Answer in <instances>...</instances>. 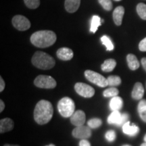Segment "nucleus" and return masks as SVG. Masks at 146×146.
<instances>
[{"instance_id": "nucleus-12", "label": "nucleus", "mask_w": 146, "mask_h": 146, "mask_svg": "<svg viewBox=\"0 0 146 146\" xmlns=\"http://www.w3.org/2000/svg\"><path fill=\"white\" fill-rule=\"evenodd\" d=\"M14 122L10 118H5L0 120V133H3L12 130Z\"/></svg>"}, {"instance_id": "nucleus-42", "label": "nucleus", "mask_w": 146, "mask_h": 146, "mask_svg": "<svg viewBox=\"0 0 146 146\" xmlns=\"http://www.w3.org/2000/svg\"><path fill=\"white\" fill-rule=\"evenodd\" d=\"M101 21H102V23H104V19H102Z\"/></svg>"}, {"instance_id": "nucleus-1", "label": "nucleus", "mask_w": 146, "mask_h": 146, "mask_svg": "<svg viewBox=\"0 0 146 146\" xmlns=\"http://www.w3.org/2000/svg\"><path fill=\"white\" fill-rule=\"evenodd\" d=\"M54 109L52 104L47 100H41L36 104L34 110V118L39 125H45L52 119Z\"/></svg>"}, {"instance_id": "nucleus-39", "label": "nucleus", "mask_w": 146, "mask_h": 146, "mask_svg": "<svg viewBox=\"0 0 146 146\" xmlns=\"http://www.w3.org/2000/svg\"><path fill=\"white\" fill-rule=\"evenodd\" d=\"M140 146H146V142H145V143H142L141 145H140Z\"/></svg>"}, {"instance_id": "nucleus-27", "label": "nucleus", "mask_w": 146, "mask_h": 146, "mask_svg": "<svg viewBox=\"0 0 146 146\" xmlns=\"http://www.w3.org/2000/svg\"><path fill=\"white\" fill-rule=\"evenodd\" d=\"M24 1L27 6L30 9H36L40 5V0H24Z\"/></svg>"}, {"instance_id": "nucleus-25", "label": "nucleus", "mask_w": 146, "mask_h": 146, "mask_svg": "<svg viewBox=\"0 0 146 146\" xmlns=\"http://www.w3.org/2000/svg\"><path fill=\"white\" fill-rule=\"evenodd\" d=\"M118 94H119V91L118 89L115 88V87H110V88L106 89L104 91L103 95L106 98H114V97L118 96Z\"/></svg>"}, {"instance_id": "nucleus-28", "label": "nucleus", "mask_w": 146, "mask_h": 146, "mask_svg": "<svg viewBox=\"0 0 146 146\" xmlns=\"http://www.w3.org/2000/svg\"><path fill=\"white\" fill-rule=\"evenodd\" d=\"M98 1L105 10L110 11L112 9V2L111 0H98Z\"/></svg>"}, {"instance_id": "nucleus-2", "label": "nucleus", "mask_w": 146, "mask_h": 146, "mask_svg": "<svg viewBox=\"0 0 146 146\" xmlns=\"http://www.w3.org/2000/svg\"><path fill=\"white\" fill-rule=\"evenodd\" d=\"M56 39V33L52 31H39L32 35L31 41L35 46L45 48L54 45Z\"/></svg>"}, {"instance_id": "nucleus-23", "label": "nucleus", "mask_w": 146, "mask_h": 146, "mask_svg": "<svg viewBox=\"0 0 146 146\" xmlns=\"http://www.w3.org/2000/svg\"><path fill=\"white\" fill-rule=\"evenodd\" d=\"M137 12L141 19L146 21V5L143 3H140L137 5Z\"/></svg>"}, {"instance_id": "nucleus-9", "label": "nucleus", "mask_w": 146, "mask_h": 146, "mask_svg": "<svg viewBox=\"0 0 146 146\" xmlns=\"http://www.w3.org/2000/svg\"><path fill=\"white\" fill-rule=\"evenodd\" d=\"M74 137L81 139H87L91 135V131L88 127L86 126H80L76 127L72 133Z\"/></svg>"}, {"instance_id": "nucleus-16", "label": "nucleus", "mask_w": 146, "mask_h": 146, "mask_svg": "<svg viewBox=\"0 0 146 146\" xmlns=\"http://www.w3.org/2000/svg\"><path fill=\"white\" fill-rule=\"evenodd\" d=\"M81 4V0H65V8L67 12L74 13L76 12Z\"/></svg>"}, {"instance_id": "nucleus-6", "label": "nucleus", "mask_w": 146, "mask_h": 146, "mask_svg": "<svg viewBox=\"0 0 146 146\" xmlns=\"http://www.w3.org/2000/svg\"><path fill=\"white\" fill-rule=\"evenodd\" d=\"M36 87L42 89H53L56 86V81L52 76L39 75L34 81Z\"/></svg>"}, {"instance_id": "nucleus-14", "label": "nucleus", "mask_w": 146, "mask_h": 146, "mask_svg": "<svg viewBox=\"0 0 146 146\" xmlns=\"http://www.w3.org/2000/svg\"><path fill=\"white\" fill-rule=\"evenodd\" d=\"M124 14H125V8L123 6H118L114 10V12H113V19H114V23L117 26L121 25Z\"/></svg>"}, {"instance_id": "nucleus-15", "label": "nucleus", "mask_w": 146, "mask_h": 146, "mask_svg": "<svg viewBox=\"0 0 146 146\" xmlns=\"http://www.w3.org/2000/svg\"><path fill=\"white\" fill-rule=\"evenodd\" d=\"M144 95V88L141 83H136L133 87L131 96L134 100H139L143 98Z\"/></svg>"}, {"instance_id": "nucleus-21", "label": "nucleus", "mask_w": 146, "mask_h": 146, "mask_svg": "<svg viewBox=\"0 0 146 146\" xmlns=\"http://www.w3.org/2000/svg\"><path fill=\"white\" fill-rule=\"evenodd\" d=\"M101 18L100 16L94 15L92 17L91 19V27H90V31L93 33H95L98 30V27L102 25V21Z\"/></svg>"}, {"instance_id": "nucleus-11", "label": "nucleus", "mask_w": 146, "mask_h": 146, "mask_svg": "<svg viewBox=\"0 0 146 146\" xmlns=\"http://www.w3.org/2000/svg\"><path fill=\"white\" fill-rule=\"evenodd\" d=\"M56 55H57L58 58L60 60L67 61V60H70L72 59L73 56H74V53H73L72 50H70V48H68V47H62V48H60L57 51Z\"/></svg>"}, {"instance_id": "nucleus-3", "label": "nucleus", "mask_w": 146, "mask_h": 146, "mask_svg": "<svg viewBox=\"0 0 146 146\" xmlns=\"http://www.w3.org/2000/svg\"><path fill=\"white\" fill-rule=\"evenodd\" d=\"M32 64L41 70H49L55 66V60L43 52H36L32 58Z\"/></svg>"}, {"instance_id": "nucleus-22", "label": "nucleus", "mask_w": 146, "mask_h": 146, "mask_svg": "<svg viewBox=\"0 0 146 146\" xmlns=\"http://www.w3.org/2000/svg\"><path fill=\"white\" fill-rule=\"evenodd\" d=\"M108 83L109 86L115 87L118 86L121 83V78L120 76L116 75H111L108 77Z\"/></svg>"}, {"instance_id": "nucleus-34", "label": "nucleus", "mask_w": 146, "mask_h": 146, "mask_svg": "<svg viewBox=\"0 0 146 146\" xmlns=\"http://www.w3.org/2000/svg\"><path fill=\"white\" fill-rule=\"evenodd\" d=\"M79 146H91V144L86 139H81L79 143Z\"/></svg>"}, {"instance_id": "nucleus-30", "label": "nucleus", "mask_w": 146, "mask_h": 146, "mask_svg": "<svg viewBox=\"0 0 146 146\" xmlns=\"http://www.w3.org/2000/svg\"><path fill=\"white\" fill-rule=\"evenodd\" d=\"M128 119H129V114H127V113H124V114H122L119 125L118 126H122V125L123 126L126 123H127V122H128L127 121Z\"/></svg>"}, {"instance_id": "nucleus-13", "label": "nucleus", "mask_w": 146, "mask_h": 146, "mask_svg": "<svg viewBox=\"0 0 146 146\" xmlns=\"http://www.w3.org/2000/svg\"><path fill=\"white\" fill-rule=\"evenodd\" d=\"M123 131L125 134L129 135L130 136H135L139 132V128L135 124H133V125H131L130 122L128 121L123 126Z\"/></svg>"}, {"instance_id": "nucleus-44", "label": "nucleus", "mask_w": 146, "mask_h": 146, "mask_svg": "<svg viewBox=\"0 0 146 146\" xmlns=\"http://www.w3.org/2000/svg\"><path fill=\"white\" fill-rule=\"evenodd\" d=\"M115 1H120V0H115Z\"/></svg>"}, {"instance_id": "nucleus-26", "label": "nucleus", "mask_w": 146, "mask_h": 146, "mask_svg": "<svg viewBox=\"0 0 146 146\" xmlns=\"http://www.w3.org/2000/svg\"><path fill=\"white\" fill-rule=\"evenodd\" d=\"M102 120L100 118H91V120H89L87 122V125L91 129H97V128L100 127L102 125Z\"/></svg>"}, {"instance_id": "nucleus-35", "label": "nucleus", "mask_w": 146, "mask_h": 146, "mask_svg": "<svg viewBox=\"0 0 146 146\" xmlns=\"http://www.w3.org/2000/svg\"><path fill=\"white\" fill-rule=\"evenodd\" d=\"M5 88V82L3 81L2 77H0V91L2 92Z\"/></svg>"}, {"instance_id": "nucleus-7", "label": "nucleus", "mask_w": 146, "mask_h": 146, "mask_svg": "<svg viewBox=\"0 0 146 146\" xmlns=\"http://www.w3.org/2000/svg\"><path fill=\"white\" fill-rule=\"evenodd\" d=\"M74 89L78 95L83 98H89L94 96L95 90L92 87L83 83H77L74 85Z\"/></svg>"}, {"instance_id": "nucleus-29", "label": "nucleus", "mask_w": 146, "mask_h": 146, "mask_svg": "<svg viewBox=\"0 0 146 146\" xmlns=\"http://www.w3.org/2000/svg\"><path fill=\"white\" fill-rule=\"evenodd\" d=\"M105 137L110 142L114 141L116 139V133L113 130L108 131L105 135Z\"/></svg>"}, {"instance_id": "nucleus-4", "label": "nucleus", "mask_w": 146, "mask_h": 146, "mask_svg": "<svg viewBox=\"0 0 146 146\" xmlns=\"http://www.w3.org/2000/svg\"><path fill=\"white\" fill-rule=\"evenodd\" d=\"M75 105L73 100L68 97L61 99L58 104V110L60 114L64 118L71 117L74 114Z\"/></svg>"}, {"instance_id": "nucleus-24", "label": "nucleus", "mask_w": 146, "mask_h": 146, "mask_svg": "<svg viewBox=\"0 0 146 146\" xmlns=\"http://www.w3.org/2000/svg\"><path fill=\"white\" fill-rule=\"evenodd\" d=\"M101 41L102 42V44L104 45L106 47L107 51H112L114 50V45H113L112 41L110 39L108 36L106 35L102 36L101 38Z\"/></svg>"}, {"instance_id": "nucleus-41", "label": "nucleus", "mask_w": 146, "mask_h": 146, "mask_svg": "<svg viewBox=\"0 0 146 146\" xmlns=\"http://www.w3.org/2000/svg\"><path fill=\"white\" fill-rule=\"evenodd\" d=\"M144 141H145L146 142V134H145V137H144Z\"/></svg>"}, {"instance_id": "nucleus-37", "label": "nucleus", "mask_w": 146, "mask_h": 146, "mask_svg": "<svg viewBox=\"0 0 146 146\" xmlns=\"http://www.w3.org/2000/svg\"><path fill=\"white\" fill-rule=\"evenodd\" d=\"M141 64L143 66L144 70L146 71V58H143L141 59Z\"/></svg>"}, {"instance_id": "nucleus-5", "label": "nucleus", "mask_w": 146, "mask_h": 146, "mask_svg": "<svg viewBox=\"0 0 146 146\" xmlns=\"http://www.w3.org/2000/svg\"><path fill=\"white\" fill-rule=\"evenodd\" d=\"M85 76L89 81L95 84V85H98V87H105L108 85V80L104 76L93 70H85Z\"/></svg>"}, {"instance_id": "nucleus-20", "label": "nucleus", "mask_w": 146, "mask_h": 146, "mask_svg": "<svg viewBox=\"0 0 146 146\" xmlns=\"http://www.w3.org/2000/svg\"><path fill=\"white\" fill-rule=\"evenodd\" d=\"M121 116L122 114H120L119 111H113L108 118V123L109 124H114V125L118 126L120 121V118H121Z\"/></svg>"}, {"instance_id": "nucleus-18", "label": "nucleus", "mask_w": 146, "mask_h": 146, "mask_svg": "<svg viewBox=\"0 0 146 146\" xmlns=\"http://www.w3.org/2000/svg\"><path fill=\"white\" fill-rule=\"evenodd\" d=\"M127 61L129 68L131 70H135L139 67V62L137 58L135 55L131 54H128L127 56Z\"/></svg>"}, {"instance_id": "nucleus-33", "label": "nucleus", "mask_w": 146, "mask_h": 146, "mask_svg": "<svg viewBox=\"0 0 146 146\" xmlns=\"http://www.w3.org/2000/svg\"><path fill=\"white\" fill-rule=\"evenodd\" d=\"M145 108H146V100H141L139 103L137 110H140Z\"/></svg>"}, {"instance_id": "nucleus-38", "label": "nucleus", "mask_w": 146, "mask_h": 146, "mask_svg": "<svg viewBox=\"0 0 146 146\" xmlns=\"http://www.w3.org/2000/svg\"><path fill=\"white\" fill-rule=\"evenodd\" d=\"M3 146H20L18 145H10V144H5V145H4Z\"/></svg>"}, {"instance_id": "nucleus-17", "label": "nucleus", "mask_w": 146, "mask_h": 146, "mask_svg": "<svg viewBox=\"0 0 146 146\" xmlns=\"http://www.w3.org/2000/svg\"><path fill=\"white\" fill-rule=\"evenodd\" d=\"M123 106V100L120 97L116 96L112 98L110 102V107L112 111H119Z\"/></svg>"}, {"instance_id": "nucleus-19", "label": "nucleus", "mask_w": 146, "mask_h": 146, "mask_svg": "<svg viewBox=\"0 0 146 146\" xmlns=\"http://www.w3.org/2000/svg\"><path fill=\"white\" fill-rule=\"evenodd\" d=\"M116 66V62L114 59H108L104 62L101 66L102 70L104 72H109L114 70Z\"/></svg>"}, {"instance_id": "nucleus-32", "label": "nucleus", "mask_w": 146, "mask_h": 146, "mask_svg": "<svg viewBox=\"0 0 146 146\" xmlns=\"http://www.w3.org/2000/svg\"><path fill=\"white\" fill-rule=\"evenodd\" d=\"M140 118H141L143 121L146 123V108L140 110H138Z\"/></svg>"}, {"instance_id": "nucleus-8", "label": "nucleus", "mask_w": 146, "mask_h": 146, "mask_svg": "<svg viewBox=\"0 0 146 146\" xmlns=\"http://www.w3.org/2000/svg\"><path fill=\"white\" fill-rule=\"evenodd\" d=\"M12 25L18 31H27L31 27V23L28 18L22 15H16L12 18Z\"/></svg>"}, {"instance_id": "nucleus-36", "label": "nucleus", "mask_w": 146, "mask_h": 146, "mask_svg": "<svg viewBox=\"0 0 146 146\" xmlns=\"http://www.w3.org/2000/svg\"><path fill=\"white\" fill-rule=\"evenodd\" d=\"M5 108V104L4 102H3L2 100H0V112H2L3 110Z\"/></svg>"}, {"instance_id": "nucleus-10", "label": "nucleus", "mask_w": 146, "mask_h": 146, "mask_svg": "<svg viewBox=\"0 0 146 146\" xmlns=\"http://www.w3.org/2000/svg\"><path fill=\"white\" fill-rule=\"evenodd\" d=\"M86 116L83 111L77 110L74 112L70 118L71 123L76 127L83 126L85 123Z\"/></svg>"}, {"instance_id": "nucleus-31", "label": "nucleus", "mask_w": 146, "mask_h": 146, "mask_svg": "<svg viewBox=\"0 0 146 146\" xmlns=\"http://www.w3.org/2000/svg\"><path fill=\"white\" fill-rule=\"evenodd\" d=\"M139 49L141 52H146V37L141 40L139 44Z\"/></svg>"}, {"instance_id": "nucleus-40", "label": "nucleus", "mask_w": 146, "mask_h": 146, "mask_svg": "<svg viewBox=\"0 0 146 146\" xmlns=\"http://www.w3.org/2000/svg\"><path fill=\"white\" fill-rule=\"evenodd\" d=\"M45 146H55V145H54V144H50V145H45Z\"/></svg>"}, {"instance_id": "nucleus-43", "label": "nucleus", "mask_w": 146, "mask_h": 146, "mask_svg": "<svg viewBox=\"0 0 146 146\" xmlns=\"http://www.w3.org/2000/svg\"><path fill=\"white\" fill-rule=\"evenodd\" d=\"M123 146H131V145H123Z\"/></svg>"}]
</instances>
